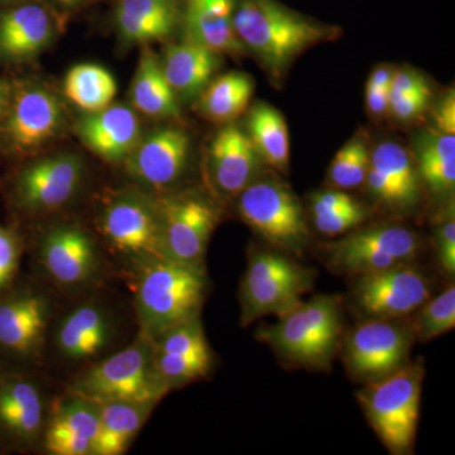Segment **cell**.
<instances>
[{
  "instance_id": "cb8c5ba5",
  "label": "cell",
  "mask_w": 455,
  "mask_h": 455,
  "mask_svg": "<svg viewBox=\"0 0 455 455\" xmlns=\"http://www.w3.org/2000/svg\"><path fill=\"white\" fill-rule=\"evenodd\" d=\"M235 5L236 0H185L188 40L220 55H241L244 47L233 27Z\"/></svg>"
},
{
  "instance_id": "d6986e66",
  "label": "cell",
  "mask_w": 455,
  "mask_h": 455,
  "mask_svg": "<svg viewBox=\"0 0 455 455\" xmlns=\"http://www.w3.org/2000/svg\"><path fill=\"white\" fill-rule=\"evenodd\" d=\"M40 262L46 274L61 286H79L99 269L97 245L92 236L75 226L53 228L42 239Z\"/></svg>"
},
{
  "instance_id": "ab89813d",
  "label": "cell",
  "mask_w": 455,
  "mask_h": 455,
  "mask_svg": "<svg viewBox=\"0 0 455 455\" xmlns=\"http://www.w3.org/2000/svg\"><path fill=\"white\" fill-rule=\"evenodd\" d=\"M358 203V200L350 196L346 191L339 190V188L319 191V193L311 196V214L319 215L325 214V212L344 211V209L357 205Z\"/></svg>"
},
{
  "instance_id": "4fadbf2b",
  "label": "cell",
  "mask_w": 455,
  "mask_h": 455,
  "mask_svg": "<svg viewBox=\"0 0 455 455\" xmlns=\"http://www.w3.org/2000/svg\"><path fill=\"white\" fill-rule=\"evenodd\" d=\"M41 388L26 374L0 371V444L26 451L41 442L46 424Z\"/></svg>"
},
{
  "instance_id": "bcb514c9",
  "label": "cell",
  "mask_w": 455,
  "mask_h": 455,
  "mask_svg": "<svg viewBox=\"0 0 455 455\" xmlns=\"http://www.w3.org/2000/svg\"><path fill=\"white\" fill-rule=\"evenodd\" d=\"M11 100V86H9L7 83L2 82V80H0V116H2L3 114L7 113Z\"/></svg>"
},
{
  "instance_id": "b9f144b4",
  "label": "cell",
  "mask_w": 455,
  "mask_h": 455,
  "mask_svg": "<svg viewBox=\"0 0 455 455\" xmlns=\"http://www.w3.org/2000/svg\"><path fill=\"white\" fill-rule=\"evenodd\" d=\"M436 131L455 134V99L454 92H448L434 112Z\"/></svg>"
},
{
  "instance_id": "484cf974",
  "label": "cell",
  "mask_w": 455,
  "mask_h": 455,
  "mask_svg": "<svg viewBox=\"0 0 455 455\" xmlns=\"http://www.w3.org/2000/svg\"><path fill=\"white\" fill-rule=\"evenodd\" d=\"M220 66V53L188 40L167 47L161 68L175 94L190 99L200 95Z\"/></svg>"
},
{
  "instance_id": "d6a6232c",
  "label": "cell",
  "mask_w": 455,
  "mask_h": 455,
  "mask_svg": "<svg viewBox=\"0 0 455 455\" xmlns=\"http://www.w3.org/2000/svg\"><path fill=\"white\" fill-rule=\"evenodd\" d=\"M371 166L385 176L397 188L406 206L419 199V173L405 147L387 140L371 152Z\"/></svg>"
},
{
  "instance_id": "83f0119b",
  "label": "cell",
  "mask_w": 455,
  "mask_h": 455,
  "mask_svg": "<svg viewBox=\"0 0 455 455\" xmlns=\"http://www.w3.org/2000/svg\"><path fill=\"white\" fill-rule=\"evenodd\" d=\"M132 106L137 112L157 119H179L181 116L178 95L171 88L154 53L145 50L131 89Z\"/></svg>"
},
{
  "instance_id": "d4e9b609",
  "label": "cell",
  "mask_w": 455,
  "mask_h": 455,
  "mask_svg": "<svg viewBox=\"0 0 455 455\" xmlns=\"http://www.w3.org/2000/svg\"><path fill=\"white\" fill-rule=\"evenodd\" d=\"M179 20L178 0H116L114 20L127 42L164 40L175 31Z\"/></svg>"
},
{
  "instance_id": "ac0fdd59",
  "label": "cell",
  "mask_w": 455,
  "mask_h": 455,
  "mask_svg": "<svg viewBox=\"0 0 455 455\" xmlns=\"http://www.w3.org/2000/svg\"><path fill=\"white\" fill-rule=\"evenodd\" d=\"M98 429V401L70 391L47 415L42 444L53 455H92Z\"/></svg>"
},
{
  "instance_id": "52a82bcc",
  "label": "cell",
  "mask_w": 455,
  "mask_h": 455,
  "mask_svg": "<svg viewBox=\"0 0 455 455\" xmlns=\"http://www.w3.org/2000/svg\"><path fill=\"white\" fill-rule=\"evenodd\" d=\"M238 212L248 226L278 250L296 256L307 250L310 236L301 204L278 180H253L238 196Z\"/></svg>"
},
{
  "instance_id": "f1b7e54d",
  "label": "cell",
  "mask_w": 455,
  "mask_h": 455,
  "mask_svg": "<svg viewBox=\"0 0 455 455\" xmlns=\"http://www.w3.org/2000/svg\"><path fill=\"white\" fill-rule=\"evenodd\" d=\"M248 137L262 163L287 172L290 164V134L283 114L267 103H257L248 116Z\"/></svg>"
},
{
  "instance_id": "ffe728a7",
  "label": "cell",
  "mask_w": 455,
  "mask_h": 455,
  "mask_svg": "<svg viewBox=\"0 0 455 455\" xmlns=\"http://www.w3.org/2000/svg\"><path fill=\"white\" fill-rule=\"evenodd\" d=\"M57 14L41 0L22 3L0 14V57L29 59L55 37Z\"/></svg>"
},
{
  "instance_id": "7c38bea8",
  "label": "cell",
  "mask_w": 455,
  "mask_h": 455,
  "mask_svg": "<svg viewBox=\"0 0 455 455\" xmlns=\"http://www.w3.org/2000/svg\"><path fill=\"white\" fill-rule=\"evenodd\" d=\"M99 230L113 250L132 259L164 257L158 204L140 193H124L107 204Z\"/></svg>"
},
{
  "instance_id": "9c48e42d",
  "label": "cell",
  "mask_w": 455,
  "mask_h": 455,
  "mask_svg": "<svg viewBox=\"0 0 455 455\" xmlns=\"http://www.w3.org/2000/svg\"><path fill=\"white\" fill-rule=\"evenodd\" d=\"M415 334L396 319H367L358 323L344 339L347 371L357 381L381 379L407 363Z\"/></svg>"
},
{
  "instance_id": "8d00e7d4",
  "label": "cell",
  "mask_w": 455,
  "mask_h": 455,
  "mask_svg": "<svg viewBox=\"0 0 455 455\" xmlns=\"http://www.w3.org/2000/svg\"><path fill=\"white\" fill-rule=\"evenodd\" d=\"M20 259V245L17 236L0 228V291L16 276Z\"/></svg>"
},
{
  "instance_id": "836d02e7",
  "label": "cell",
  "mask_w": 455,
  "mask_h": 455,
  "mask_svg": "<svg viewBox=\"0 0 455 455\" xmlns=\"http://www.w3.org/2000/svg\"><path fill=\"white\" fill-rule=\"evenodd\" d=\"M371 164V152L363 140L346 143L331 161L329 180L339 190H350L364 184Z\"/></svg>"
},
{
  "instance_id": "e575fe53",
  "label": "cell",
  "mask_w": 455,
  "mask_h": 455,
  "mask_svg": "<svg viewBox=\"0 0 455 455\" xmlns=\"http://www.w3.org/2000/svg\"><path fill=\"white\" fill-rule=\"evenodd\" d=\"M418 310V315L411 325L415 338L431 340L451 331L455 326L454 284L451 283L436 298L429 299Z\"/></svg>"
},
{
  "instance_id": "277c9868",
  "label": "cell",
  "mask_w": 455,
  "mask_h": 455,
  "mask_svg": "<svg viewBox=\"0 0 455 455\" xmlns=\"http://www.w3.org/2000/svg\"><path fill=\"white\" fill-rule=\"evenodd\" d=\"M423 379V363L407 362L357 392L368 423L391 453H409L414 447Z\"/></svg>"
},
{
  "instance_id": "8fae6325",
  "label": "cell",
  "mask_w": 455,
  "mask_h": 455,
  "mask_svg": "<svg viewBox=\"0 0 455 455\" xmlns=\"http://www.w3.org/2000/svg\"><path fill=\"white\" fill-rule=\"evenodd\" d=\"M157 204L164 256L203 266L209 241L220 223L215 206L194 194L164 197Z\"/></svg>"
},
{
  "instance_id": "7a4b0ae2",
  "label": "cell",
  "mask_w": 455,
  "mask_h": 455,
  "mask_svg": "<svg viewBox=\"0 0 455 455\" xmlns=\"http://www.w3.org/2000/svg\"><path fill=\"white\" fill-rule=\"evenodd\" d=\"M233 27L244 49L277 77L304 51L339 35L337 27L314 22L274 0H241Z\"/></svg>"
},
{
  "instance_id": "f35d334b",
  "label": "cell",
  "mask_w": 455,
  "mask_h": 455,
  "mask_svg": "<svg viewBox=\"0 0 455 455\" xmlns=\"http://www.w3.org/2000/svg\"><path fill=\"white\" fill-rule=\"evenodd\" d=\"M431 92L390 97V114L398 121L407 122L418 118L429 104Z\"/></svg>"
},
{
  "instance_id": "e0dca14e",
  "label": "cell",
  "mask_w": 455,
  "mask_h": 455,
  "mask_svg": "<svg viewBox=\"0 0 455 455\" xmlns=\"http://www.w3.org/2000/svg\"><path fill=\"white\" fill-rule=\"evenodd\" d=\"M50 322L49 300L32 290H18L0 298V352L13 358L40 353Z\"/></svg>"
},
{
  "instance_id": "30bf717a",
  "label": "cell",
  "mask_w": 455,
  "mask_h": 455,
  "mask_svg": "<svg viewBox=\"0 0 455 455\" xmlns=\"http://www.w3.org/2000/svg\"><path fill=\"white\" fill-rule=\"evenodd\" d=\"M353 277V304L367 319H400L431 296L429 280L411 263Z\"/></svg>"
},
{
  "instance_id": "ba28073f",
  "label": "cell",
  "mask_w": 455,
  "mask_h": 455,
  "mask_svg": "<svg viewBox=\"0 0 455 455\" xmlns=\"http://www.w3.org/2000/svg\"><path fill=\"white\" fill-rule=\"evenodd\" d=\"M421 251L420 236L400 224L364 228L325 247L329 266L352 277L409 265Z\"/></svg>"
},
{
  "instance_id": "4dcf8cb0",
  "label": "cell",
  "mask_w": 455,
  "mask_h": 455,
  "mask_svg": "<svg viewBox=\"0 0 455 455\" xmlns=\"http://www.w3.org/2000/svg\"><path fill=\"white\" fill-rule=\"evenodd\" d=\"M418 173L439 196L455 187V134L435 131L425 134L418 147Z\"/></svg>"
},
{
  "instance_id": "5bb4252c",
  "label": "cell",
  "mask_w": 455,
  "mask_h": 455,
  "mask_svg": "<svg viewBox=\"0 0 455 455\" xmlns=\"http://www.w3.org/2000/svg\"><path fill=\"white\" fill-rule=\"evenodd\" d=\"M84 178L79 156L59 154L41 158L20 173L17 200L27 211L52 212L73 199Z\"/></svg>"
},
{
  "instance_id": "d590c367",
  "label": "cell",
  "mask_w": 455,
  "mask_h": 455,
  "mask_svg": "<svg viewBox=\"0 0 455 455\" xmlns=\"http://www.w3.org/2000/svg\"><path fill=\"white\" fill-rule=\"evenodd\" d=\"M370 217V211L362 203L352 208L325 214L313 215L314 226L322 235L337 236L363 224Z\"/></svg>"
},
{
  "instance_id": "8992f818",
  "label": "cell",
  "mask_w": 455,
  "mask_h": 455,
  "mask_svg": "<svg viewBox=\"0 0 455 455\" xmlns=\"http://www.w3.org/2000/svg\"><path fill=\"white\" fill-rule=\"evenodd\" d=\"M314 275L295 260L274 251L251 254L242 281V325L265 315L283 316L313 286Z\"/></svg>"
},
{
  "instance_id": "7bdbcfd3",
  "label": "cell",
  "mask_w": 455,
  "mask_h": 455,
  "mask_svg": "<svg viewBox=\"0 0 455 455\" xmlns=\"http://www.w3.org/2000/svg\"><path fill=\"white\" fill-rule=\"evenodd\" d=\"M366 106L371 114L382 118L390 113V92L388 90L366 86Z\"/></svg>"
},
{
  "instance_id": "3957f363",
  "label": "cell",
  "mask_w": 455,
  "mask_h": 455,
  "mask_svg": "<svg viewBox=\"0 0 455 455\" xmlns=\"http://www.w3.org/2000/svg\"><path fill=\"white\" fill-rule=\"evenodd\" d=\"M278 319L276 324L259 329V340L298 366L329 367L341 333L338 299L322 295L310 301L301 300Z\"/></svg>"
},
{
  "instance_id": "7402d4cb",
  "label": "cell",
  "mask_w": 455,
  "mask_h": 455,
  "mask_svg": "<svg viewBox=\"0 0 455 455\" xmlns=\"http://www.w3.org/2000/svg\"><path fill=\"white\" fill-rule=\"evenodd\" d=\"M215 187L228 196H238L259 178L262 160L241 128L228 124L218 132L209 148Z\"/></svg>"
},
{
  "instance_id": "44dd1931",
  "label": "cell",
  "mask_w": 455,
  "mask_h": 455,
  "mask_svg": "<svg viewBox=\"0 0 455 455\" xmlns=\"http://www.w3.org/2000/svg\"><path fill=\"white\" fill-rule=\"evenodd\" d=\"M77 136L92 154L108 161L125 160L140 140V123L132 108L110 104L86 114L76 125Z\"/></svg>"
},
{
  "instance_id": "ee69618b",
  "label": "cell",
  "mask_w": 455,
  "mask_h": 455,
  "mask_svg": "<svg viewBox=\"0 0 455 455\" xmlns=\"http://www.w3.org/2000/svg\"><path fill=\"white\" fill-rule=\"evenodd\" d=\"M395 71L388 66H377L371 74L368 79L367 86L376 89H390L392 77H394Z\"/></svg>"
},
{
  "instance_id": "2e32d148",
  "label": "cell",
  "mask_w": 455,
  "mask_h": 455,
  "mask_svg": "<svg viewBox=\"0 0 455 455\" xmlns=\"http://www.w3.org/2000/svg\"><path fill=\"white\" fill-rule=\"evenodd\" d=\"M190 155V137L179 128H161L140 139L127 160L130 175L140 184L164 191L181 179Z\"/></svg>"
},
{
  "instance_id": "74e56055",
  "label": "cell",
  "mask_w": 455,
  "mask_h": 455,
  "mask_svg": "<svg viewBox=\"0 0 455 455\" xmlns=\"http://www.w3.org/2000/svg\"><path fill=\"white\" fill-rule=\"evenodd\" d=\"M435 245L438 259L443 269L448 275L455 271V220L451 209L445 220L439 224L435 232Z\"/></svg>"
},
{
  "instance_id": "4316f807",
  "label": "cell",
  "mask_w": 455,
  "mask_h": 455,
  "mask_svg": "<svg viewBox=\"0 0 455 455\" xmlns=\"http://www.w3.org/2000/svg\"><path fill=\"white\" fill-rule=\"evenodd\" d=\"M98 403L99 429L92 455L125 453L154 406L122 400Z\"/></svg>"
},
{
  "instance_id": "5b68a950",
  "label": "cell",
  "mask_w": 455,
  "mask_h": 455,
  "mask_svg": "<svg viewBox=\"0 0 455 455\" xmlns=\"http://www.w3.org/2000/svg\"><path fill=\"white\" fill-rule=\"evenodd\" d=\"M70 391L92 400H122L155 406L169 391L155 367L154 341L140 334L127 348L98 362Z\"/></svg>"
},
{
  "instance_id": "1f68e13d",
  "label": "cell",
  "mask_w": 455,
  "mask_h": 455,
  "mask_svg": "<svg viewBox=\"0 0 455 455\" xmlns=\"http://www.w3.org/2000/svg\"><path fill=\"white\" fill-rule=\"evenodd\" d=\"M64 94L86 114L99 112L113 103L116 95V79L103 66L76 65L66 74Z\"/></svg>"
},
{
  "instance_id": "6da1fadb",
  "label": "cell",
  "mask_w": 455,
  "mask_h": 455,
  "mask_svg": "<svg viewBox=\"0 0 455 455\" xmlns=\"http://www.w3.org/2000/svg\"><path fill=\"white\" fill-rule=\"evenodd\" d=\"M140 334L155 340L173 326L199 317L206 292L204 266L169 257L134 259Z\"/></svg>"
},
{
  "instance_id": "f6af8a7d",
  "label": "cell",
  "mask_w": 455,
  "mask_h": 455,
  "mask_svg": "<svg viewBox=\"0 0 455 455\" xmlns=\"http://www.w3.org/2000/svg\"><path fill=\"white\" fill-rule=\"evenodd\" d=\"M44 4L52 8L57 14L70 13V12L76 11V9L84 7L92 0H41Z\"/></svg>"
},
{
  "instance_id": "60d3db41",
  "label": "cell",
  "mask_w": 455,
  "mask_h": 455,
  "mask_svg": "<svg viewBox=\"0 0 455 455\" xmlns=\"http://www.w3.org/2000/svg\"><path fill=\"white\" fill-rule=\"evenodd\" d=\"M430 92L427 80L420 74L406 68V70L395 71L388 92L390 97L401 95L418 94V92Z\"/></svg>"
},
{
  "instance_id": "9a60e30c",
  "label": "cell",
  "mask_w": 455,
  "mask_h": 455,
  "mask_svg": "<svg viewBox=\"0 0 455 455\" xmlns=\"http://www.w3.org/2000/svg\"><path fill=\"white\" fill-rule=\"evenodd\" d=\"M3 132L17 152H31L55 139L65 122L59 99L41 86H29L12 98Z\"/></svg>"
},
{
  "instance_id": "603a6c76",
  "label": "cell",
  "mask_w": 455,
  "mask_h": 455,
  "mask_svg": "<svg viewBox=\"0 0 455 455\" xmlns=\"http://www.w3.org/2000/svg\"><path fill=\"white\" fill-rule=\"evenodd\" d=\"M110 316L95 302L80 305L61 320L56 333L57 350L74 362L98 357L112 339Z\"/></svg>"
},
{
  "instance_id": "f546056e",
  "label": "cell",
  "mask_w": 455,
  "mask_h": 455,
  "mask_svg": "<svg viewBox=\"0 0 455 455\" xmlns=\"http://www.w3.org/2000/svg\"><path fill=\"white\" fill-rule=\"evenodd\" d=\"M254 90L247 74L232 71L212 79L200 92L199 110L206 119L230 124L250 106Z\"/></svg>"
}]
</instances>
